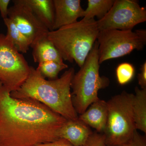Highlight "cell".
Listing matches in <instances>:
<instances>
[{
	"label": "cell",
	"instance_id": "1",
	"mask_svg": "<svg viewBox=\"0 0 146 146\" xmlns=\"http://www.w3.org/2000/svg\"><path fill=\"white\" fill-rule=\"evenodd\" d=\"M11 93L0 82V146H35L60 138L66 119L40 102Z\"/></svg>",
	"mask_w": 146,
	"mask_h": 146
},
{
	"label": "cell",
	"instance_id": "2",
	"mask_svg": "<svg viewBox=\"0 0 146 146\" xmlns=\"http://www.w3.org/2000/svg\"><path fill=\"white\" fill-rule=\"evenodd\" d=\"M75 69L71 68L60 78L47 80L30 66L28 77L17 91L11 93L16 99L31 98L42 103L67 120L78 119L72 101L71 85Z\"/></svg>",
	"mask_w": 146,
	"mask_h": 146
},
{
	"label": "cell",
	"instance_id": "3",
	"mask_svg": "<svg viewBox=\"0 0 146 146\" xmlns=\"http://www.w3.org/2000/svg\"><path fill=\"white\" fill-rule=\"evenodd\" d=\"M100 31L94 19L77 21L49 31L48 37L63 60L75 61L81 68L97 40Z\"/></svg>",
	"mask_w": 146,
	"mask_h": 146
},
{
	"label": "cell",
	"instance_id": "4",
	"mask_svg": "<svg viewBox=\"0 0 146 146\" xmlns=\"http://www.w3.org/2000/svg\"><path fill=\"white\" fill-rule=\"evenodd\" d=\"M100 68L98 44L96 41L71 82L72 101L78 114H82L92 104L98 100L99 91L109 86V78L100 75Z\"/></svg>",
	"mask_w": 146,
	"mask_h": 146
},
{
	"label": "cell",
	"instance_id": "5",
	"mask_svg": "<svg viewBox=\"0 0 146 146\" xmlns=\"http://www.w3.org/2000/svg\"><path fill=\"white\" fill-rule=\"evenodd\" d=\"M134 94L123 91L107 102L108 115L104 133L106 145L126 142L136 130L133 111Z\"/></svg>",
	"mask_w": 146,
	"mask_h": 146
},
{
	"label": "cell",
	"instance_id": "6",
	"mask_svg": "<svg viewBox=\"0 0 146 146\" xmlns=\"http://www.w3.org/2000/svg\"><path fill=\"white\" fill-rule=\"evenodd\" d=\"M97 41L99 63L101 64L106 60L129 54L135 50H143L146 44V31H100Z\"/></svg>",
	"mask_w": 146,
	"mask_h": 146
},
{
	"label": "cell",
	"instance_id": "7",
	"mask_svg": "<svg viewBox=\"0 0 146 146\" xmlns=\"http://www.w3.org/2000/svg\"><path fill=\"white\" fill-rule=\"evenodd\" d=\"M30 66L4 34L0 33V82L11 92L27 78Z\"/></svg>",
	"mask_w": 146,
	"mask_h": 146
},
{
	"label": "cell",
	"instance_id": "8",
	"mask_svg": "<svg viewBox=\"0 0 146 146\" xmlns=\"http://www.w3.org/2000/svg\"><path fill=\"white\" fill-rule=\"evenodd\" d=\"M146 21V11L138 1L115 0L103 18L97 21L100 31L110 30H132L134 27Z\"/></svg>",
	"mask_w": 146,
	"mask_h": 146
},
{
	"label": "cell",
	"instance_id": "9",
	"mask_svg": "<svg viewBox=\"0 0 146 146\" xmlns=\"http://www.w3.org/2000/svg\"><path fill=\"white\" fill-rule=\"evenodd\" d=\"M13 3V5L9 8L7 18L14 23L31 44L48 35L49 31L35 16L26 0H14Z\"/></svg>",
	"mask_w": 146,
	"mask_h": 146
},
{
	"label": "cell",
	"instance_id": "10",
	"mask_svg": "<svg viewBox=\"0 0 146 146\" xmlns=\"http://www.w3.org/2000/svg\"><path fill=\"white\" fill-rule=\"evenodd\" d=\"M55 11L53 31L76 23L83 17L80 0H53Z\"/></svg>",
	"mask_w": 146,
	"mask_h": 146
},
{
	"label": "cell",
	"instance_id": "11",
	"mask_svg": "<svg viewBox=\"0 0 146 146\" xmlns=\"http://www.w3.org/2000/svg\"><path fill=\"white\" fill-rule=\"evenodd\" d=\"M108 109L107 102L99 99L94 102L78 119L96 132L104 133L107 124Z\"/></svg>",
	"mask_w": 146,
	"mask_h": 146
},
{
	"label": "cell",
	"instance_id": "12",
	"mask_svg": "<svg viewBox=\"0 0 146 146\" xmlns=\"http://www.w3.org/2000/svg\"><path fill=\"white\" fill-rule=\"evenodd\" d=\"M90 127L79 119L67 120L59 131V138H64L74 146H82L93 133Z\"/></svg>",
	"mask_w": 146,
	"mask_h": 146
},
{
	"label": "cell",
	"instance_id": "13",
	"mask_svg": "<svg viewBox=\"0 0 146 146\" xmlns=\"http://www.w3.org/2000/svg\"><path fill=\"white\" fill-rule=\"evenodd\" d=\"M32 48V56L35 63H43L53 61L63 64V60L52 42L48 39V35L37 39L31 45Z\"/></svg>",
	"mask_w": 146,
	"mask_h": 146
},
{
	"label": "cell",
	"instance_id": "14",
	"mask_svg": "<svg viewBox=\"0 0 146 146\" xmlns=\"http://www.w3.org/2000/svg\"><path fill=\"white\" fill-rule=\"evenodd\" d=\"M33 13L49 31H53L55 11L53 0H26Z\"/></svg>",
	"mask_w": 146,
	"mask_h": 146
},
{
	"label": "cell",
	"instance_id": "15",
	"mask_svg": "<svg viewBox=\"0 0 146 146\" xmlns=\"http://www.w3.org/2000/svg\"><path fill=\"white\" fill-rule=\"evenodd\" d=\"M133 111L136 130L146 133V89L135 88Z\"/></svg>",
	"mask_w": 146,
	"mask_h": 146
},
{
	"label": "cell",
	"instance_id": "16",
	"mask_svg": "<svg viewBox=\"0 0 146 146\" xmlns=\"http://www.w3.org/2000/svg\"><path fill=\"white\" fill-rule=\"evenodd\" d=\"M3 21L7 29V33L5 35L7 38L19 52L26 53L31 44L28 39L20 31L9 18H6L3 19Z\"/></svg>",
	"mask_w": 146,
	"mask_h": 146
},
{
	"label": "cell",
	"instance_id": "17",
	"mask_svg": "<svg viewBox=\"0 0 146 146\" xmlns=\"http://www.w3.org/2000/svg\"><path fill=\"white\" fill-rule=\"evenodd\" d=\"M115 2V0H88V6L84 11L82 19L89 20L97 17L100 20L108 13Z\"/></svg>",
	"mask_w": 146,
	"mask_h": 146
},
{
	"label": "cell",
	"instance_id": "18",
	"mask_svg": "<svg viewBox=\"0 0 146 146\" xmlns=\"http://www.w3.org/2000/svg\"><path fill=\"white\" fill-rule=\"evenodd\" d=\"M68 68V65L65 63L60 64L55 61H48L39 63L36 69L45 78L54 80L58 78V74L61 71Z\"/></svg>",
	"mask_w": 146,
	"mask_h": 146
},
{
	"label": "cell",
	"instance_id": "19",
	"mask_svg": "<svg viewBox=\"0 0 146 146\" xmlns=\"http://www.w3.org/2000/svg\"><path fill=\"white\" fill-rule=\"evenodd\" d=\"M135 74V69L130 63H122L120 64L116 70V74L118 83L121 85L129 83L133 79Z\"/></svg>",
	"mask_w": 146,
	"mask_h": 146
},
{
	"label": "cell",
	"instance_id": "20",
	"mask_svg": "<svg viewBox=\"0 0 146 146\" xmlns=\"http://www.w3.org/2000/svg\"><path fill=\"white\" fill-rule=\"evenodd\" d=\"M107 146H146V138L136 130L133 136L126 142L119 145Z\"/></svg>",
	"mask_w": 146,
	"mask_h": 146
},
{
	"label": "cell",
	"instance_id": "21",
	"mask_svg": "<svg viewBox=\"0 0 146 146\" xmlns=\"http://www.w3.org/2000/svg\"><path fill=\"white\" fill-rule=\"evenodd\" d=\"M82 146H107L104 133L93 132Z\"/></svg>",
	"mask_w": 146,
	"mask_h": 146
},
{
	"label": "cell",
	"instance_id": "22",
	"mask_svg": "<svg viewBox=\"0 0 146 146\" xmlns=\"http://www.w3.org/2000/svg\"><path fill=\"white\" fill-rule=\"evenodd\" d=\"M140 72L138 74V84L141 89H146V62L145 61L141 66Z\"/></svg>",
	"mask_w": 146,
	"mask_h": 146
},
{
	"label": "cell",
	"instance_id": "23",
	"mask_svg": "<svg viewBox=\"0 0 146 146\" xmlns=\"http://www.w3.org/2000/svg\"><path fill=\"white\" fill-rule=\"evenodd\" d=\"M35 146H74L66 139L59 138L57 140L50 143L39 144Z\"/></svg>",
	"mask_w": 146,
	"mask_h": 146
},
{
	"label": "cell",
	"instance_id": "24",
	"mask_svg": "<svg viewBox=\"0 0 146 146\" xmlns=\"http://www.w3.org/2000/svg\"><path fill=\"white\" fill-rule=\"evenodd\" d=\"M10 0H0V13L3 19L7 18L8 5Z\"/></svg>",
	"mask_w": 146,
	"mask_h": 146
}]
</instances>
